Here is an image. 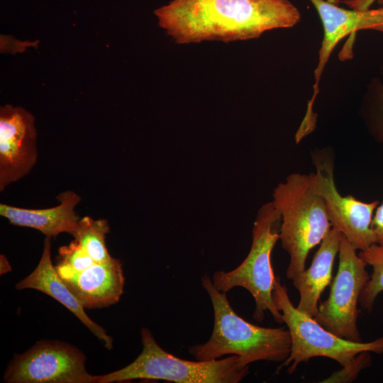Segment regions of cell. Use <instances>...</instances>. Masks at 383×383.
<instances>
[{
	"instance_id": "obj_1",
	"label": "cell",
	"mask_w": 383,
	"mask_h": 383,
	"mask_svg": "<svg viewBox=\"0 0 383 383\" xmlns=\"http://www.w3.org/2000/svg\"><path fill=\"white\" fill-rule=\"evenodd\" d=\"M159 26L175 43H229L292 28L301 13L289 0H172L155 11Z\"/></svg>"
},
{
	"instance_id": "obj_2",
	"label": "cell",
	"mask_w": 383,
	"mask_h": 383,
	"mask_svg": "<svg viewBox=\"0 0 383 383\" xmlns=\"http://www.w3.org/2000/svg\"><path fill=\"white\" fill-rule=\"evenodd\" d=\"M201 282L212 304L213 327L206 343L189 348V353L196 360L208 361L235 355L245 365L262 360L285 361L292 345L288 329L265 328L245 321L233 310L226 293L214 287L208 274L201 277Z\"/></svg>"
},
{
	"instance_id": "obj_3",
	"label": "cell",
	"mask_w": 383,
	"mask_h": 383,
	"mask_svg": "<svg viewBox=\"0 0 383 383\" xmlns=\"http://www.w3.org/2000/svg\"><path fill=\"white\" fill-rule=\"evenodd\" d=\"M272 201L281 216L279 240L290 257L286 276L292 280L305 270L309 251L332 225L323 199L311 187L309 174H289L274 189Z\"/></svg>"
},
{
	"instance_id": "obj_4",
	"label": "cell",
	"mask_w": 383,
	"mask_h": 383,
	"mask_svg": "<svg viewBox=\"0 0 383 383\" xmlns=\"http://www.w3.org/2000/svg\"><path fill=\"white\" fill-rule=\"evenodd\" d=\"M143 349L127 366L97 375V383L123 382L134 379L165 380L177 383H238L249 374V365L238 356L208 361H190L165 350L147 328L140 330Z\"/></svg>"
},
{
	"instance_id": "obj_5",
	"label": "cell",
	"mask_w": 383,
	"mask_h": 383,
	"mask_svg": "<svg viewBox=\"0 0 383 383\" xmlns=\"http://www.w3.org/2000/svg\"><path fill=\"white\" fill-rule=\"evenodd\" d=\"M281 216L272 201L258 210L252 229V244L245 260L235 269L216 271L211 278L214 287L227 293L235 287H242L253 297L255 308L253 318L262 322L267 311L278 323H283L282 314L277 308L272 292L274 275L271 256L279 240Z\"/></svg>"
},
{
	"instance_id": "obj_6",
	"label": "cell",
	"mask_w": 383,
	"mask_h": 383,
	"mask_svg": "<svg viewBox=\"0 0 383 383\" xmlns=\"http://www.w3.org/2000/svg\"><path fill=\"white\" fill-rule=\"evenodd\" d=\"M272 296L282 314L292 341L289 355L277 372L287 367V372L292 374L299 364L316 357L331 358L343 367L350 364L362 352L383 353V336L370 342L352 341L333 334L313 317L299 311L292 304L287 289L278 276L274 278Z\"/></svg>"
},
{
	"instance_id": "obj_7",
	"label": "cell",
	"mask_w": 383,
	"mask_h": 383,
	"mask_svg": "<svg viewBox=\"0 0 383 383\" xmlns=\"http://www.w3.org/2000/svg\"><path fill=\"white\" fill-rule=\"evenodd\" d=\"M311 155L316 172L309 174L310 184L323 199L332 227L360 251L376 243L371 224L379 201L364 202L353 195L342 196L334 180L333 152L326 148Z\"/></svg>"
},
{
	"instance_id": "obj_8",
	"label": "cell",
	"mask_w": 383,
	"mask_h": 383,
	"mask_svg": "<svg viewBox=\"0 0 383 383\" xmlns=\"http://www.w3.org/2000/svg\"><path fill=\"white\" fill-rule=\"evenodd\" d=\"M339 263L328 299L318 306L313 318L333 334L352 341H362L357 327V304L369 280L367 264L357 249L342 235Z\"/></svg>"
},
{
	"instance_id": "obj_9",
	"label": "cell",
	"mask_w": 383,
	"mask_h": 383,
	"mask_svg": "<svg viewBox=\"0 0 383 383\" xmlns=\"http://www.w3.org/2000/svg\"><path fill=\"white\" fill-rule=\"evenodd\" d=\"M86 357L65 342L41 340L21 354H15L3 380L7 383H97L89 374Z\"/></svg>"
},
{
	"instance_id": "obj_10",
	"label": "cell",
	"mask_w": 383,
	"mask_h": 383,
	"mask_svg": "<svg viewBox=\"0 0 383 383\" xmlns=\"http://www.w3.org/2000/svg\"><path fill=\"white\" fill-rule=\"evenodd\" d=\"M316 10L323 29V37L318 51V61L314 70L313 94L308 101L306 114L296 136L299 139L310 134L316 128L314 101L319 91V82L325 66L337 44L348 35H355L361 30L383 32V3L377 9L364 11L345 9L326 0H309Z\"/></svg>"
},
{
	"instance_id": "obj_11",
	"label": "cell",
	"mask_w": 383,
	"mask_h": 383,
	"mask_svg": "<svg viewBox=\"0 0 383 383\" xmlns=\"http://www.w3.org/2000/svg\"><path fill=\"white\" fill-rule=\"evenodd\" d=\"M38 160L33 116L19 106L0 109V191L26 175Z\"/></svg>"
},
{
	"instance_id": "obj_12",
	"label": "cell",
	"mask_w": 383,
	"mask_h": 383,
	"mask_svg": "<svg viewBox=\"0 0 383 383\" xmlns=\"http://www.w3.org/2000/svg\"><path fill=\"white\" fill-rule=\"evenodd\" d=\"M55 268L84 308L108 307L116 304L123 294L125 277L118 259L96 262L81 272H71L57 265Z\"/></svg>"
},
{
	"instance_id": "obj_13",
	"label": "cell",
	"mask_w": 383,
	"mask_h": 383,
	"mask_svg": "<svg viewBox=\"0 0 383 383\" xmlns=\"http://www.w3.org/2000/svg\"><path fill=\"white\" fill-rule=\"evenodd\" d=\"M43 252L35 270L16 285L18 290L32 289L50 296L62 304L103 343L105 348H113V338L106 330L92 321L85 313L84 307L69 289L58 274L51 259V238L46 237Z\"/></svg>"
},
{
	"instance_id": "obj_14",
	"label": "cell",
	"mask_w": 383,
	"mask_h": 383,
	"mask_svg": "<svg viewBox=\"0 0 383 383\" xmlns=\"http://www.w3.org/2000/svg\"><path fill=\"white\" fill-rule=\"evenodd\" d=\"M59 204L47 209H23L1 204L0 215L13 225L36 229L46 237L52 238L67 233L72 236L77 231L79 216L74 209L81 197L73 191L60 193Z\"/></svg>"
},
{
	"instance_id": "obj_15",
	"label": "cell",
	"mask_w": 383,
	"mask_h": 383,
	"mask_svg": "<svg viewBox=\"0 0 383 383\" xmlns=\"http://www.w3.org/2000/svg\"><path fill=\"white\" fill-rule=\"evenodd\" d=\"M341 236L340 232L332 228L321 241L310 267L292 279L300 295L296 309L311 317L316 315L321 293L331 283Z\"/></svg>"
},
{
	"instance_id": "obj_16",
	"label": "cell",
	"mask_w": 383,
	"mask_h": 383,
	"mask_svg": "<svg viewBox=\"0 0 383 383\" xmlns=\"http://www.w3.org/2000/svg\"><path fill=\"white\" fill-rule=\"evenodd\" d=\"M109 232L107 220L87 216L79 219L73 237L95 262H103L112 257L106 244V236Z\"/></svg>"
},
{
	"instance_id": "obj_17",
	"label": "cell",
	"mask_w": 383,
	"mask_h": 383,
	"mask_svg": "<svg viewBox=\"0 0 383 383\" xmlns=\"http://www.w3.org/2000/svg\"><path fill=\"white\" fill-rule=\"evenodd\" d=\"M360 114L370 135L383 144V83L373 77L362 99Z\"/></svg>"
},
{
	"instance_id": "obj_18",
	"label": "cell",
	"mask_w": 383,
	"mask_h": 383,
	"mask_svg": "<svg viewBox=\"0 0 383 383\" xmlns=\"http://www.w3.org/2000/svg\"><path fill=\"white\" fill-rule=\"evenodd\" d=\"M358 255L372 268V273L363 287L359 300L363 309L371 311L377 296L383 292V246L374 243L360 251Z\"/></svg>"
},
{
	"instance_id": "obj_19",
	"label": "cell",
	"mask_w": 383,
	"mask_h": 383,
	"mask_svg": "<svg viewBox=\"0 0 383 383\" xmlns=\"http://www.w3.org/2000/svg\"><path fill=\"white\" fill-rule=\"evenodd\" d=\"M59 256L57 266L71 272H81L96 263L76 240L60 247Z\"/></svg>"
},
{
	"instance_id": "obj_20",
	"label": "cell",
	"mask_w": 383,
	"mask_h": 383,
	"mask_svg": "<svg viewBox=\"0 0 383 383\" xmlns=\"http://www.w3.org/2000/svg\"><path fill=\"white\" fill-rule=\"evenodd\" d=\"M370 353V351H364L359 353L350 364L343 366L341 370L333 372L321 382L343 383L353 382L363 369L371 365Z\"/></svg>"
},
{
	"instance_id": "obj_21",
	"label": "cell",
	"mask_w": 383,
	"mask_h": 383,
	"mask_svg": "<svg viewBox=\"0 0 383 383\" xmlns=\"http://www.w3.org/2000/svg\"><path fill=\"white\" fill-rule=\"evenodd\" d=\"M371 226L375 235L376 243L383 246V202L376 208Z\"/></svg>"
},
{
	"instance_id": "obj_22",
	"label": "cell",
	"mask_w": 383,
	"mask_h": 383,
	"mask_svg": "<svg viewBox=\"0 0 383 383\" xmlns=\"http://www.w3.org/2000/svg\"><path fill=\"white\" fill-rule=\"evenodd\" d=\"M377 0H360V1L355 4L350 9L364 11L369 9L372 4Z\"/></svg>"
},
{
	"instance_id": "obj_23",
	"label": "cell",
	"mask_w": 383,
	"mask_h": 383,
	"mask_svg": "<svg viewBox=\"0 0 383 383\" xmlns=\"http://www.w3.org/2000/svg\"><path fill=\"white\" fill-rule=\"evenodd\" d=\"M1 274L7 273L11 270L10 263L4 255H0Z\"/></svg>"
},
{
	"instance_id": "obj_24",
	"label": "cell",
	"mask_w": 383,
	"mask_h": 383,
	"mask_svg": "<svg viewBox=\"0 0 383 383\" xmlns=\"http://www.w3.org/2000/svg\"><path fill=\"white\" fill-rule=\"evenodd\" d=\"M326 1L335 5L344 4H346L349 8H350L352 6H353L355 4L360 1V0H326Z\"/></svg>"
}]
</instances>
